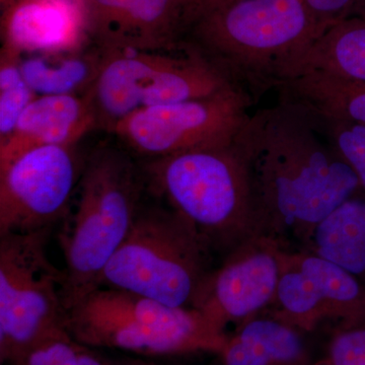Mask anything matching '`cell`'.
Returning <instances> with one entry per match:
<instances>
[{"instance_id": "6da1fadb", "label": "cell", "mask_w": 365, "mask_h": 365, "mask_svg": "<svg viewBox=\"0 0 365 365\" xmlns=\"http://www.w3.org/2000/svg\"><path fill=\"white\" fill-rule=\"evenodd\" d=\"M235 141L248 165L261 234L288 250L306 248L322 220L364 195L318 117L292 98L250 114Z\"/></svg>"}, {"instance_id": "7a4b0ae2", "label": "cell", "mask_w": 365, "mask_h": 365, "mask_svg": "<svg viewBox=\"0 0 365 365\" xmlns=\"http://www.w3.org/2000/svg\"><path fill=\"white\" fill-rule=\"evenodd\" d=\"M319 34L304 0H227L199 16L182 42L252 98L277 88Z\"/></svg>"}, {"instance_id": "3957f363", "label": "cell", "mask_w": 365, "mask_h": 365, "mask_svg": "<svg viewBox=\"0 0 365 365\" xmlns=\"http://www.w3.org/2000/svg\"><path fill=\"white\" fill-rule=\"evenodd\" d=\"M145 160L143 178L211 254L225 257L262 235L248 165L235 140Z\"/></svg>"}, {"instance_id": "277c9868", "label": "cell", "mask_w": 365, "mask_h": 365, "mask_svg": "<svg viewBox=\"0 0 365 365\" xmlns=\"http://www.w3.org/2000/svg\"><path fill=\"white\" fill-rule=\"evenodd\" d=\"M143 170L114 148L93 151L83 165L73 215L59 234L67 311L100 287L101 277L130 234L141 206Z\"/></svg>"}, {"instance_id": "5b68a950", "label": "cell", "mask_w": 365, "mask_h": 365, "mask_svg": "<svg viewBox=\"0 0 365 365\" xmlns=\"http://www.w3.org/2000/svg\"><path fill=\"white\" fill-rule=\"evenodd\" d=\"M67 331L83 344L135 356L220 354L228 336L195 309L174 307L125 290L100 287L69 309Z\"/></svg>"}, {"instance_id": "8992f818", "label": "cell", "mask_w": 365, "mask_h": 365, "mask_svg": "<svg viewBox=\"0 0 365 365\" xmlns=\"http://www.w3.org/2000/svg\"><path fill=\"white\" fill-rule=\"evenodd\" d=\"M211 255L194 228L176 211L141 208L130 234L105 268L100 287L192 309L199 288L212 269Z\"/></svg>"}, {"instance_id": "52a82bcc", "label": "cell", "mask_w": 365, "mask_h": 365, "mask_svg": "<svg viewBox=\"0 0 365 365\" xmlns=\"http://www.w3.org/2000/svg\"><path fill=\"white\" fill-rule=\"evenodd\" d=\"M51 230L0 235V362L13 365L67 331L63 270L48 255Z\"/></svg>"}, {"instance_id": "ba28073f", "label": "cell", "mask_w": 365, "mask_h": 365, "mask_svg": "<svg viewBox=\"0 0 365 365\" xmlns=\"http://www.w3.org/2000/svg\"><path fill=\"white\" fill-rule=\"evenodd\" d=\"M103 49L102 68L86 93L98 128L112 132L120 120L141 108L210 97L230 86L215 66L185 48L182 55Z\"/></svg>"}, {"instance_id": "9c48e42d", "label": "cell", "mask_w": 365, "mask_h": 365, "mask_svg": "<svg viewBox=\"0 0 365 365\" xmlns=\"http://www.w3.org/2000/svg\"><path fill=\"white\" fill-rule=\"evenodd\" d=\"M251 98L237 88L210 97L150 106L120 120L113 133L145 160L232 143L248 119Z\"/></svg>"}, {"instance_id": "30bf717a", "label": "cell", "mask_w": 365, "mask_h": 365, "mask_svg": "<svg viewBox=\"0 0 365 365\" xmlns=\"http://www.w3.org/2000/svg\"><path fill=\"white\" fill-rule=\"evenodd\" d=\"M76 146H40L0 165V235L52 230L66 217L85 165Z\"/></svg>"}, {"instance_id": "8fae6325", "label": "cell", "mask_w": 365, "mask_h": 365, "mask_svg": "<svg viewBox=\"0 0 365 365\" xmlns=\"http://www.w3.org/2000/svg\"><path fill=\"white\" fill-rule=\"evenodd\" d=\"M263 314L300 332H312L327 319L365 324V287L313 252L287 250L275 299Z\"/></svg>"}, {"instance_id": "7c38bea8", "label": "cell", "mask_w": 365, "mask_h": 365, "mask_svg": "<svg viewBox=\"0 0 365 365\" xmlns=\"http://www.w3.org/2000/svg\"><path fill=\"white\" fill-rule=\"evenodd\" d=\"M287 250L266 235L242 242L209 271L192 309L222 332L263 314L275 299Z\"/></svg>"}, {"instance_id": "4fadbf2b", "label": "cell", "mask_w": 365, "mask_h": 365, "mask_svg": "<svg viewBox=\"0 0 365 365\" xmlns=\"http://www.w3.org/2000/svg\"><path fill=\"white\" fill-rule=\"evenodd\" d=\"M91 39L106 49L175 51L188 28L182 0H90Z\"/></svg>"}, {"instance_id": "5bb4252c", "label": "cell", "mask_w": 365, "mask_h": 365, "mask_svg": "<svg viewBox=\"0 0 365 365\" xmlns=\"http://www.w3.org/2000/svg\"><path fill=\"white\" fill-rule=\"evenodd\" d=\"M0 34L1 46L23 56L83 49L93 43L90 0H14Z\"/></svg>"}, {"instance_id": "9a60e30c", "label": "cell", "mask_w": 365, "mask_h": 365, "mask_svg": "<svg viewBox=\"0 0 365 365\" xmlns=\"http://www.w3.org/2000/svg\"><path fill=\"white\" fill-rule=\"evenodd\" d=\"M93 129H98L97 117L86 93L38 96L0 143V165L40 146L78 145Z\"/></svg>"}, {"instance_id": "2e32d148", "label": "cell", "mask_w": 365, "mask_h": 365, "mask_svg": "<svg viewBox=\"0 0 365 365\" xmlns=\"http://www.w3.org/2000/svg\"><path fill=\"white\" fill-rule=\"evenodd\" d=\"M307 76L365 83V14L338 21L319 34L290 66L281 85Z\"/></svg>"}, {"instance_id": "e0dca14e", "label": "cell", "mask_w": 365, "mask_h": 365, "mask_svg": "<svg viewBox=\"0 0 365 365\" xmlns=\"http://www.w3.org/2000/svg\"><path fill=\"white\" fill-rule=\"evenodd\" d=\"M220 365H313L300 331L261 314L240 324L218 354Z\"/></svg>"}, {"instance_id": "ac0fdd59", "label": "cell", "mask_w": 365, "mask_h": 365, "mask_svg": "<svg viewBox=\"0 0 365 365\" xmlns=\"http://www.w3.org/2000/svg\"><path fill=\"white\" fill-rule=\"evenodd\" d=\"M105 50L91 43L76 51L21 57V71L37 96L86 95L97 79Z\"/></svg>"}, {"instance_id": "d6986e66", "label": "cell", "mask_w": 365, "mask_h": 365, "mask_svg": "<svg viewBox=\"0 0 365 365\" xmlns=\"http://www.w3.org/2000/svg\"><path fill=\"white\" fill-rule=\"evenodd\" d=\"M302 250L333 262L365 287V195L338 206L317 225Z\"/></svg>"}, {"instance_id": "ffe728a7", "label": "cell", "mask_w": 365, "mask_h": 365, "mask_svg": "<svg viewBox=\"0 0 365 365\" xmlns=\"http://www.w3.org/2000/svg\"><path fill=\"white\" fill-rule=\"evenodd\" d=\"M281 96L297 101L319 117L365 126V83L319 76H299L278 86Z\"/></svg>"}, {"instance_id": "44dd1931", "label": "cell", "mask_w": 365, "mask_h": 365, "mask_svg": "<svg viewBox=\"0 0 365 365\" xmlns=\"http://www.w3.org/2000/svg\"><path fill=\"white\" fill-rule=\"evenodd\" d=\"M21 57L9 48L0 49V143L11 136L21 114L38 97L21 71Z\"/></svg>"}, {"instance_id": "7402d4cb", "label": "cell", "mask_w": 365, "mask_h": 365, "mask_svg": "<svg viewBox=\"0 0 365 365\" xmlns=\"http://www.w3.org/2000/svg\"><path fill=\"white\" fill-rule=\"evenodd\" d=\"M98 349L74 339L68 331L53 336L26 352L13 365H110Z\"/></svg>"}, {"instance_id": "603a6c76", "label": "cell", "mask_w": 365, "mask_h": 365, "mask_svg": "<svg viewBox=\"0 0 365 365\" xmlns=\"http://www.w3.org/2000/svg\"><path fill=\"white\" fill-rule=\"evenodd\" d=\"M316 116L335 150L354 170L365 195L364 125Z\"/></svg>"}, {"instance_id": "cb8c5ba5", "label": "cell", "mask_w": 365, "mask_h": 365, "mask_svg": "<svg viewBox=\"0 0 365 365\" xmlns=\"http://www.w3.org/2000/svg\"><path fill=\"white\" fill-rule=\"evenodd\" d=\"M314 365H365V324L340 325L329 342L326 356Z\"/></svg>"}, {"instance_id": "d4e9b609", "label": "cell", "mask_w": 365, "mask_h": 365, "mask_svg": "<svg viewBox=\"0 0 365 365\" xmlns=\"http://www.w3.org/2000/svg\"><path fill=\"white\" fill-rule=\"evenodd\" d=\"M321 33L346 19L365 14V0H304Z\"/></svg>"}, {"instance_id": "484cf974", "label": "cell", "mask_w": 365, "mask_h": 365, "mask_svg": "<svg viewBox=\"0 0 365 365\" xmlns=\"http://www.w3.org/2000/svg\"><path fill=\"white\" fill-rule=\"evenodd\" d=\"M188 14V28L194 21L212 6L215 0H182ZM187 28V30H188Z\"/></svg>"}, {"instance_id": "4316f807", "label": "cell", "mask_w": 365, "mask_h": 365, "mask_svg": "<svg viewBox=\"0 0 365 365\" xmlns=\"http://www.w3.org/2000/svg\"><path fill=\"white\" fill-rule=\"evenodd\" d=\"M110 365H167L160 364L146 357H124V359H111Z\"/></svg>"}, {"instance_id": "83f0119b", "label": "cell", "mask_w": 365, "mask_h": 365, "mask_svg": "<svg viewBox=\"0 0 365 365\" xmlns=\"http://www.w3.org/2000/svg\"><path fill=\"white\" fill-rule=\"evenodd\" d=\"M14 1V0H0V9H1V11L11 6Z\"/></svg>"}, {"instance_id": "f1b7e54d", "label": "cell", "mask_w": 365, "mask_h": 365, "mask_svg": "<svg viewBox=\"0 0 365 365\" xmlns=\"http://www.w3.org/2000/svg\"><path fill=\"white\" fill-rule=\"evenodd\" d=\"M223 1H227V0H215V2H213L212 6L209 7V9H211V7L215 6H216V4H220V2H223Z\"/></svg>"}, {"instance_id": "f546056e", "label": "cell", "mask_w": 365, "mask_h": 365, "mask_svg": "<svg viewBox=\"0 0 365 365\" xmlns=\"http://www.w3.org/2000/svg\"><path fill=\"white\" fill-rule=\"evenodd\" d=\"M314 365V364H313Z\"/></svg>"}]
</instances>
